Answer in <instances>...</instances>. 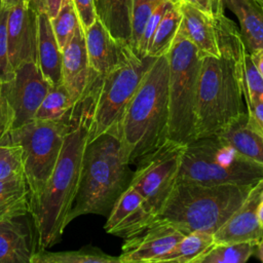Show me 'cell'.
Segmentation results:
<instances>
[{
    "instance_id": "1",
    "label": "cell",
    "mask_w": 263,
    "mask_h": 263,
    "mask_svg": "<svg viewBox=\"0 0 263 263\" xmlns=\"http://www.w3.org/2000/svg\"><path fill=\"white\" fill-rule=\"evenodd\" d=\"M218 57L201 58L195 106V139L216 136L246 114L242 65L247 51L236 25L225 14L215 18Z\"/></svg>"
},
{
    "instance_id": "2",
    "label": "cell",
    "mask_w": 263,
    "mask_h": 263,
    "mask_svg": "<svg viewBox=\"0 0 263 263\" xmlns=\"http://www.w3.org/2000/svg\"><path fill=\"white\" fill-rule=\"evenodd\" d=\"M90 100L87 93L73 109L54 168L41 191L30 199V214L37 233L39 249L60 241L69 224L68 217L77 193L85 147L88 143Z\"/></svg>"
},
{
    "instance_id": "3",
    "label": "cell",
    "mask_w": 263,
    "mask_h": 263,
    "mask_svg": "<svg viewBox=\"0 0 263 263\" xmlns=\"http://www.w3.org/2000/svg\"><path fill=\"white\" fill-rule=\"evenodd\" d=\"M168 130V60L156 57L126 105L117 138L125 159L136 162L165 140Z\"/></svg>"
},
{
    "instance_id": "4",
    "label": "cell",
    "mask_w": 263,
    "mask_h": 263,
    "mask_svg": "<svg viewBox=\"0 0 263 263\" xmlns=\"http://www.w3.org/2000/svg\"><path fill=\"white\" fill-rule=\"evenodd\" d=\"M129 164L116 136L107 133L88 142L68 222L88 214L107 217L130 184L133 171Z\"/></svg>"
},
{
    "instance_id": "5",
    "label": "cell",
    "mask_w": 263,
    "mask_h": 263,
    "mask_svg": "<svg viewBox=\"0 0 263 263\" xmlns=\"http://www.w3.org/2000/svg\"><path fill=\"white\" fill-rule=\"evenodd\" d=\"M253 186L177 182L154 221L170 223L185 234L192 231L214 234L243 203Z\"/></svg>"
},
{
    "instance_id": "6",
    "label": "cell",
    "mask_w": 263,
    "mask_h": 263,
    "mask_svg": "<svg viewBox=\"0 0 263 263\" xmlns=\"http://www.w3.org/2000/svg\"><path fill=\"white\" fill-rule=\"evenodd\" d=\"M263 165L237 153L217 136L196 138L186 145L177 182L214 186L255 185Z\"/></svg>"
},
{
    "instance_id": "7",
    "label": "cell",
    "mask_w": 263,
    "mask_h": 263,
    "mask_svg": "<svg viewBox=\"0 0 263 263\" xmlns=\"http://www.w3.org/2000/svg\"><path fill=\"white\" fill-rule=\"evenodd\" d=\"M154 60L149 55L139 57L127 45L120 63L106 75L97 77L89 89L88 142L107 133L117 137L124 109Z\"/></svg>"
},
{
    "instance_id": "8",
    "label": "cell",
    "mask_w": 263,
    "mask_h": 263,
    "mask_svg": "<svg viewBox=\"0 0 263 263\" xmlns=\"http://www.w3.org/2000/svg\"><path fill=\"white\" fill-rule=\"evenodd\" d=\"M166 54L168 60L167 138L187 145L195 139V106L201 58L181 26Z\"/></svg>"
},
{
    "instance_id": "9",
    "label": "cell",
    "mask_w": 263,
    "mask_h": 263,
    "mask_svg": "<svg viewBox=\"0 0 263 263\" xmlns=\"http://www.w3.org/2000/svg\"><path fill=\"white\" fill-rule=\"evenodd\" d=\"M70 127L71 116L64 120L33 119L11 128L0 141L2 145L16 144L22 147L30 199L41 191L50 177Z\"/></svg>"
},
{
    "instance_id": "10",
    "label": "cell",
    "mask_w": 263,
    "mask_h": 263,
    "mask_svg": "<svg viewBox=\"0 0 263 263\" xmlns=\"http://www.w3.org/2000/svg\"><path fill=\"white\" fill-rule=\"evenodd\" d=\"M185 148L186 145L167 139L137 160L129 185L145 198L154 216L177 183Z\"/></svg>"
},
{
    "instance_id": "11",
    "label": "cell",
    "mask_w": 263,
    "mask_h": 263,
    "mask_svg": "<svg viewBox=\"0 0 263 263\" xmlns=\"http://www.w3.org/2000/svg\"><path fill=\"white\" fill-rule=\"evenodd\" d=\"M50 86L35 62L22 64L14 70L13 78L2 83L1 93L13 112L12 128L34 119Z\"/></svg>"
},
{
    "instance_id": "12",
    "label": "cell",
    "mask_w": 263,
    "mask_h": 263,
    "mask_svg": "<svg viewBox=\"0 0 263 263\" xmlns=\"http://www.w3.org/2000/svg\"><path fill=\"white\" fill-rule=\"evenodd\" d=\"M184 235L183 231L170 223L154 221L139 233L124 239L118 256L119 263H155Z\"/></svg>"
},
{
    "instance_id": "13",
    "label": "cell",
    "mask_w": 263,
    "mask_h": 263,
    "mask_svg": "<svg viewBox=\"0 0 263 263\" xmlns=\"http://www.w3.org/2000/svg\"><path fill=\"white\" fill-rule=\"evenodd\" d=\"M62 54V84L73 102L78 104L88 93L98 77L89 66L81 25L77 27L72 39L63 48Z\"/></svg>"
},
{
    "instance_id": "14",
    "label": "cell",
    "mask_w": 263,
    "mask_h": 263,
    "mask_svg": "<svg viewBox=\"0 0 263 263\" xmlns=\"http://www.w3.org/2000/svg\"><path fill=\"white\" fill-rule=\"evenodd\" d=\"M7 42L13 70L24 63H37V13L26 2L9 8Z\"/></svg>"
},
{
    "instance_id": "15",
    "label": "cell",
    "mask_w": 263,
    "mask_h": 263,
    "mask_svg": "<svg viewBox=\"0 0 263 263\" xmlns=\"http://www.w3.org/2000/svg\"><path fill=\"white\" fill-rule=\"evenodd\" d=\"M154 217L145 198L129 185L115 201L104 229L109 234L125 239L148 227Z\"/></svg>"
},
{
    "instance_id": "16",
    "label": "cell",
    "mask_w": 263,
    "mask_h": 263,
    "mask_svg": "<svg viewBox=\"0 0 263 263\" xmlns=\"http://www.w3.org/2000/svg\"><path fill=\"white\" fill-rule=\"evenodd\" d=\"M263 189V180L253 186L243 203L214 233L215 242L252 241L263 238V229L257 217V205Z\"/></svg>"
},
{
    "instance_id": "17",
    "label": "cell",
    "mask_w": 263,
    "mask_h": 263,
    "mask_svg": "<svg viewBox=\"0 0 263 263\" xmlns=\"http://www.w3.org/2000/svg\"><path fill=\"white\" fill-rule=\"evenodd\" d=\"M83 31L89 66L98 77L104 76L120 63L129 44L115 40L98 17Z\"/></svg>"
},
{
    "instance_id": "18",
    "label": "cell",
    "mask_w": 263,
    "mask_h": 263,
    "mask_svg": "<svg viewBox=\"0 0 263 263\" xmlns=\"http://www.w3.org/2000/svg\"><path fill=\"white\" fill-rule=\"evenodd\" d=\"M25 216L0 222V263H31L35 237Z\"/></svg>"
},
{
    "instance_id": "19",
    "label": "cell",
    "mask_w": 263,
    "mask_h": 263,
    "mask_svg": "<svg viewBox=\"0 0 263 263\" xmlns=\"http://www.w3.org/2000/svg\"><path fill=\"white\" fill-rule=\"evenodd\" d=\"M180 9L182 13L181 28L196 46L200 58L205 55L218 57L220 50L215 20L183 0L180 2Z\"/></svg>"
},
{
    "instance_id": "20",
    "label": "cell",
    "mask_w": 263,
    "mask_h": 263,
    "mask_svg": "<svg viewBox=\"0 0 263 263\" xmlns=\"http://www.w3.org/2000/svg\"><path fill=\"white\" fill-rule=\"evenodd\" d=\"M62 49L46 12L37 14V63L51 85L62 83Z\"/></svg>"
},
{
    "instance_id": "21",
    "label": "cell",
    "mask_w": 263,
    "mask_h": 263,
    "mask_svg": "<svg viewBox=\"0 0 263 263\" xmlns=\"http://www.w3.org/2000/svg\"><path fill=\"white\" fill-rule=\"evenodd\" d=\"M216 136L240 155L263 165V138L250 122L248 112Z\"/></svg>"
},
{
    "instance_id": "22",
    "label": "cell",
    "mask_w": 263,
    "mask_h": 263,
    "mask_svg": "<svg viewBox=\"0 0 263 263\" xmlns=\"http://www.w3.org/2000/svg\"><path fill=\"white\" fill-rule=\"evenodd\" d=\"M237 17L239 32L249 52L263 49V8L255 0H223Z\"/></svg>"
},
{
    "instance_id": "23",
    "label": "cell",
    "mask_w": 263,
    "mask_h": 263,
    "mask_svg": "<svg viewBox=\"0 0 263 263\" xmlns=\"http://www.w3.org/2000/svg\"><path fill=\"white\" fill-rule=\"evenodd\" d=\"M97 17L111 36L122 43H130L132 0H93Z\"/></svg>"
},
{
    "instance_id": "24",
    "label": "cell",
    "mask_w": 263,
    "mask_h": 263,
    "mask_svg": "<svg viewBox=\"0 0 263 263\" xmlns=\"http://www.w3.org/2000/svg\"><path fill=\"white\" fill-rule=\"evenodd\" d=\"M30 189L25 176L0 180V222L30 214Z\"/></svg>"
},
{
    "instance_id": "25",
    "label": "cell",
    "mask_w": 263,
    "mask_h": 263,
    "mask_svg": "<svg viewBox=\"0 0 263 263\" xmlns=\"http://www.w3.org/2000/svg\"><path fill=\"white\" fill-rule=\"evenodd\" d=\"M215 243L214 234L205 231H192L185 234L175 247L155 263H195Z\"/></svg>"
},
{
    "instance_id": "26",
    "label": "cell",
    "mask_w": 263,
    "mask_h": 263,
    "mask_svg": "<svg viewBox=\"0 0 263 263\" xmlns=\"http://www.w3.org/2000/svg\"><path fill=\"white\" fill-rule=\"evenodd\" d=\"M31 263H119L118 256L104 253L101 249L86 246L75 251L49 252L47 249H38Z\"/></svg>"
},
{
    "instance_id": "27",
    "label": "cell",
    "mask_w": 263,
    "mask_h": 263,
    "mask_svg": "<svg viewBox=\"0 0 263 263\" xmlns=\"http://www.w3.org/2000/svg\"><path fill=\"white\" fill-rule=\"evenodd\" d=\"M180 2L181 0H175L161 18L150 42L147 55L156 58L170 50L182 22Z\"/></svg>"
},
{
    "instance_id": "28",
    "label": "cell",
    "mask_w": 263,
    "mask_h": 263,
    "mask_svg": "<svg viewBox=\"0 0 263 263\" xmlns=\"http://www.w3.org/2000/svg\"><path fill=\"white\" fill-rule=\"evenodd\" d=\"M77 104L73 102L66 87L61 83L51 85L41 102L34 119L64 120L69 119Z\"/></svg>"
},
{
    "instance_id": "29",
    "label": "cell",
    "mask_w": 263,
    "mask_h": 263,
    "mask_svg": "<svg viewBox=\"0 0 263 263\" xmlns=\"http://www.w3.org/2000/svg\"><path fill=\"white\" fill-rule=\"evenodd\" d=\"M255 242H215L195 263H245L255 253Z\"/></svg>"
},
{
    "instance_id": "30",
    "label": "cell",
    "mask_w": 263,
    "mask_h": 263,
    "mask_svg": "<svg viewBox=\"0 0 263 263\" xmlns=\"http://www.w3.org/2000/svg\"><path fill=\"white\" fill-rule=\"evenodd\" d=\"M50 23L58 44L63 50L80 25L73 0H62L60 9L57 15L50 18Z\"/></svg>"
},
{
    "instance_id": "31",
    "label": "cell",
    "mask_w": 263,
    "mask_h": 263,
    "mask_svg": "<svg viewBox=\"0 0 263 263\" xmlns=\"http://www.w3.org/2000/svg\"><path fill=\"white\" fill-rule=\"evenodd\" d=\"M162 0H132L130 6V47L139 55V46L145 25Z\"/></svg>"
},
{
    "instance_id": "32",
    "label": "cell",
    "mask_w": 263,
    "mask_h": 263,
    "mask_svg": "<svg viewBox=\"0 0 263 263\" xmlns=\"http://www.w3.org/2000/svg\"><path fill=\"white\" fill-rule=\"evenodd\" d=\"M242 89L247 108L257 102H263V77L248 50L242 65Z\"/></svg>"
},
{
    "instance_id": "33",
    "label": "cell",
    "mask_w": 263,
    "mask_h": 263,
    "mask_svg": "<svg viewBox=\"0 0 263 263\" xmlns=\"http://www.w3.org/2000/svg\"><path fill=\"white\" fill-rule=\"evenodd\" d=\"M25 176L23 150L16 144H0V180Z\"/></svg>"
},
{
    "instance_id": "34",
    "label": "cell",
    "mask_w": 263,
    "mask_h": 263,
    "mask_svg": "<svg viewBox=\"0 0 263 263\" xmlns=\"http://www.w3.org/2000/svg\"><path fill=\"white\" fill-rule=\"evenodd\" d=\"M9 8L0 6V82L5 83L14 76V70L10 64L7 42V18Z\"/></svg>"
},
{
    "instance_id": "35",
    "label": "cell",
    "mask_w": 263,
    "mask_h": 263,
    "mask_svg": "<svg viewBox=\"0 0 263 263\" xmlns=\"http://www.w3.org/2000/svg\"><path fill=\"white\" fill-rule=\"evenodd\" d=\"M175 0H162L158 4V6L153 10L151 15L149 16V18L145 25L142 38H141V42H140V46H139V57L144 58L147 55V51H148L150 42L152 40V37H153L161 18L163 17L166 10L170 8V6L172 5V3Z\"/></svg>"
},
{
    "instance_id": "36",
    "label": "cell",
    "mask_w": 263,
    "mask_h": 263,
    "mask_svg": "<svg viewBox=\"0 0 263 263\" xmlns=\"http://www.w3.org/2000/svg\"><path fill=\"white\" fill-rule=\"evenodd\" d=\"M80 25L83 30L93 24L97 18V12L93 0H73Z\"/></svg>"
},
{
    "instance_id": "37",
    "label": "cell",
    "mask_w": 263,
    "mask_h": 263,
    "mask_svg": "<svg viewBox=\"0 0 263 263\" xmlns=\"http://www.w3.org/2000/svg\"><path fill=\"white\" fill-rule=\"evenodd\" d=\"M189 3L193 7L199 9L212 18H217L224 14V2L223 0H183Z\"/></svg>"
},
{
    "instance_id": "38",
    "label": "cell",
    "mask_w": 263,
    "mask_h": 263,
    "mask_svg": "<svg viewBox=\"0 0 263 263\" xmlns=\"http://www.w3.org/2000/svg\"><path fill=\"white\" fill-rule=\"evenodd\" d=\"M13 125V112L6 99L0 93V141L8 134Z\"/></svg>"
},
{
    "instance_id": "39",
    "label": "cell",
    "mask_w": 263,
    "mask_h": 263,
    "mask_svg": "<svg viewBox=\"0 0 263 263\" xmlns=\"http://www.w3.org/2000/svg\"><path fill=\"white\" fill-rule=\"evenodd\" d=\"M250 122L263 138V102H257L247 108Z\"/></svg>"
},
{
    "instance_id": "40",
    "label": "cell",
    "mask_w": 263,
    "mask_h": 263,
    "mask_svg": "<svg viewBox=\"0 0 263 263\" xmlns=\"http://www.w3.org/2000/svg\"><path fill=\"white\" fill-rule=\"evenodd\" d=\"M27 6L37 14L46 12V0H27Z\"/></svg>"
},
{
    "instance_id": "41",
    "label": "cell",
    "mask_w": 263,
    "mask_h": 263,
    "mask_svg": "<svg viewBox=\"0 0 263 263\" xmlns=\"http://www.w3.org/2000/svg\"><path fill=\"white\" fill-rule=\"evenodd\" d=\"M62 0H46V13L48 14L49 18H52L57 15Z\"/></svg>"
},
{
    "instance_id": "42",
    "label": "cell",
    "mask_w": 263,
    "mask_h": 263,
    "mask_svg": "<svg viewBox=\"0 0 263 263\" xmlns=\"http://www.w3.org/2000/svg\"><path fill=\"white\" fill-rule=\"evenodd\" d=\"M252 55V59L259 71V73L261 74V76L263 77V49L261 50H257L254 52H250Z\"/></svg>"
},
{
    "instance_id": "43",
    "label": "cell",
    "mask_w": 263,
    "mask_h": 263,
    "mask_svg": "<svg viewBox=\"0 0 263 263\" xmlns=\"http://www.w3.org/2000/svg\"><path fill=\"white\" fill-rule=\"evenodd\" d=\"M257 217H258L259 224L263 229V189L261 191L260 199H259V202H258V205H257Z\"/></svg>"
},
{
    "instance_id": "44",
    "label": "cell",
    "mask_w": 263,
    "mask_h": 263,
    "mask_svg": "<svg viewBox=\"0 0 263 263\" xmlns=\"http://www.w3.org/2000/svg\"><path fill=\"white\" fill-rule=\"evenodd\" d=\"M21 2H26L27 3V0H1V5L6 7V8H11V7L17 5Z\"/></svg>"
},
{
    "instance_id": "45",
    "label": "cell",
    "mask_w": 263,
    "mask_h": 263,
    "mask_svg": "<svg viewBox=\"0 0 263 263\" xmlns=\"http://www.w3.org/2000/svg\"><path fill=\"white\" fill-rule=\"evenodd\" d=\"M255 252H256V254H257L258 259H260V261L263 262V238L257 242Z\"/></svg>"
},
{
    "instance_id": "46",
    "label": "cell",
    "mask_w": 263,
    "mask_h": 263,
    "mask_svg": "<svg viewBox=\"0 0 263 263\" xmlns=\"http://www.w3.org/2000/svg\"><path fill=\"white\" fill-rule=\"evenodd\" d=\"M255 1H256V2H257V3H258V4L263 8V0H255Z\"/></svg>"
},
{
    "instance_id": "47",
    "label": "cell",
    "mask_w": 263,
    "mask_h": 263,
    "mask_svg": "<svg viewBox=\"0 0 263 263\" xmlns=\"http://www.w3.org/2000/svg\"><path fill=\"white\" fill-rule=\"evenodd\" d=\"M1 85H2V83L0 82V93H1Z\"/></svg>"
},
{
    "instance_id": "48",
    "label": "cell",
    "mask_w": 263,
    "mask_h": 263,
    "mask_svg": "<svg viewBox=\"0 0 263 263\" xmlns=\"http://www.w3.org/2000/svg\"><path fill=\"white\" fill-rule=\"evenodd\" d=\"M0 6H1V0H0Z\"/></svg>"
}]
</instances>
